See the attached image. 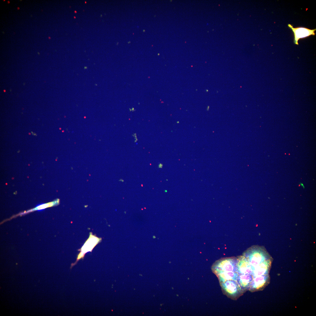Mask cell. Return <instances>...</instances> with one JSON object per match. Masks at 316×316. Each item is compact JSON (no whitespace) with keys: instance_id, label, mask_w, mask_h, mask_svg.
Wrapping results in <instances>:
<instances>
[{"instance_id":"1","label":"cell","mask_w":316,"mask_h":316,"mask_svg":"<svg viewBox=\"0 0 316 316\" xmlns=\"http://www.w3.org/2000/svg\"><path fill=\"white\" fill-rule=\"evenodd\" d=\"M243 255L249 263L253 278L269 274L273 259L264 247L252 246L244 251Z\"/></svg>"},{"instance_id":"2","label":"cell","mask_w":316,"mask_h":316,"mask_svg":"<svg viewBox=\"0 0 316 316\" xmlns=\"http://www.w3.org/2000/svg\"><path fill=\"white\" fill-rule=\"evenodd\" d=\"M237 257L222 258L213 264L212 269L218 277L219 283L230 280L237 281Z\"/></svg>"},{"instance_id":"3","label":"cell","mask_w":316,"mask_h":316,"mask_svg":"<svg viewBox=\"0 0 316 316\" xmlns=\"http://www.w3.org/2000/svg\"><path fill=\"white\" fill-rule=\"evenodd\" d=\"M237 281L245 292L249 290L253 279L252 272L249 263L243 255L238 256Z\"/></svg>"},{"instance_id":"4","label":"cell","mask_w":316,"mask_h":316,"mask_svg":"<svg viewBox=\"0 0 316 316\" xmlns=\"http://www.w3.org/2000/svg\"><path fill=\"white\" fill-rule=\"evenodd\" d=\"M223 293L233 300H237L245 292L237 281L230 280L220 283Z\"/></svg>"},{"instance_id":"5","label":"cell","mask_w":316,"mask_h":316,"mask_svg":"<svg viewBox=\"0 0 316 316\" xmlns=\"http://www.w3.org/2000/svg\"><path fill=\"white\" fill-rule=\"evenodd\" d=\"M102 240V238L97 237L95 235L90 233L88 238L82 247L78 251H80L78 255L76 262L72 263L71 268L76 264L77 262L80 259L84 258L85 254L89 252H91L94 248Z\"/></svg>"},{"instance_id":"6","label":"cell","mask_w":316,"mask_h":316,"mask_svg":"<svg viewBox=\"0 0 316 316\" xmlns=\"http://www.w3.org/2000/svg\"><path fill=\"white\" fill-rule=\"evenodd\" d=\"M270 281L269 274L254 277L250 283L249 290L251 292L261 291L269 284Z\"/></svg>"},{"instance_id":"7","label":"cell","mask_w":316,"mask_h":316,"mask_svg":"<svg viewBox=\"0 0 316 316\" xmlns=\"http://www.w3.org/2000/svg\"><path fill=\"white\" fill-rule=\"evenodd\" d=\"M288 26L293 32L294 42L297 45H298V42L300 39L305 38L311 35H314L315 34V31L316 30V29H310L303 27L294 28L290 24H288Z\"/></svg>"},{"instance_id":"8","label":"cell","mask_w":316,"mask_h":316,"mask_svg":"<svg viewBox=\"0 0 316 316\" xmlns=\"http://www.w3.org/2000/svg\"><path fill=\"white\" fill-rule=\"evenodd\" d=\"M60 200L57 199L53 201L46 203L41 204L37 205L35 208L27 211L20 213L17 214L16 216L22 215L25 214L32 212L34 211L38 210L39 211L43 210L46 208L56 206L59 203Z\"/></svg>"},{"instance_id":"9","label":"cell","mask_w":316,"mask_h":316,"mask_svg":"<svg viewBox=\"0 0 316 316\" xmlns=\"http://www.w3.org/2000/svg\"><path fill=\"white\" fill-rule=\"evenodd\" d=\"M163 166V164L161 163H159L158 165V167L160 168H162Z\"/></svg>"},{"instance_id":"10","label":"cell","mask_w":316,"mask_h":316,"mask_svg":"<svg viewBox=\"0 0 316 316\" xmlns=\"http://www.w3.org/2000/svg\"><path fill=\"white\" fill-rule=\"evenodd\" d=\"M300 186H302V187L303 188H304V186L303 184H302L301 183H300Z\"/></svg>"},{"instance_id":"11","label":"cell","mask_w":316,"mask_h":316,"mask_svg":"<svg viewBox=\"0 0 316 316\" xmlns=\"http://www.w3.org/2000/svg\"><path fill=\"white\" fill-rule=\"evenodd\" d=\"M119 181H121L122 182H123L124 181V180L123 179H120L119 180Z\"/></svg>"},{"instance_id":"12","label":"cell","mask_w":316,"mask_h":316,"mask_svg":"<svg viewBox=\"0 0 316 316\" xmlns=\"http://www.w3.org/2000/svg\"><path fill=\"white\" fill-rule=\"evenodd\" d=\"M164 192H167V190H164Z\"/></svg>"},{"instance_id":"13","label":"cell","mask_w":316,"mask_h":316,"mask_svg":"<svg viewBox=\"0 0 316 316\" xmlns=\"http://www.w3.org/2000/svg\"><path fill=\"white\" fill-rule=\"evenodd\" d=\"M176 123H179V121H177V122H176Z\"/></svg>"}]
</instances>
